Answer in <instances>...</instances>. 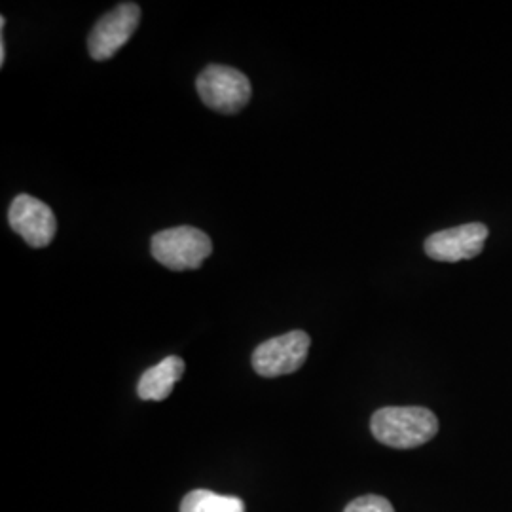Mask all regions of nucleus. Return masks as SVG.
<instances>
[{"mask_svg":"<svg viewBox=\"0 0 512 512\" xmlns=\"http://www.w3.org/2000/svg\"><path fill=\"white\" fill-rule=\"evenodd\" d=\"M488 238L486 224L471 222L458 228L442 230L425 239V255L437 262H461L482 253Z\"/></svg>","mask_w":512,"mask_h":512,"instance_id":"7","label":"nucleus"},{"mask_svg":"<svg viewBox=\"0 0 512 512\" xmlns=\"http://www.w3.org/2000/svg\"><path fill=\"white\" fill-rule=\"evenodd\" d=\"M8 220L12 230L35 249H44L54 241L57 232L54 211L29 194H19L12 202Z\"/></svg>","mask_w":512,"mask_h":512,"instance_id":"6","label":"nucleus"},{"mask_svg":"<svg viewBox=\"0 0 512 512\" xmlns=\"http://www.w3.org/2000/svg\"><path fill=\"white\" fill-rule=\"evenodd\" d=\"M152 256L173 272L198 270L213 253L209 236L192 226H179L158 232L150 241Z\"/></svg>","mask_w":512,"mask_h":512,"instance_id":"2","label":"nucleus"},{"mask_svg":"<svg viewBox=\"0 0 512 512\" xmlns=\"http://www.w3.org/2000/svg\"><path fill=\"white\" fill-rule=\"evenodd\" d=\"M196 88L203 105L220 114H238L247 107L253 95L251 80L238 69L226 65L205 67L198 76Z\"/></svg>","mask_w":512,"mask_h":512,"instance_id":"3","label":"nucleus"},{"mask_svg":"<svg viewBox=\"0 0 512 512\" xmlns=\"http://www.w3.org/2000/svg\"><path fill=\"white\" fill-rule=\"evenodd\" d=\"M311 338L304 330H293L283 336L262 342L253 353V366L262 378L293 374L306 363Z\"/></svg>","mask_w":512,"mask_h":512,"instance_id":"4","label":"nucleus"},{"mask_svg":"<svg viewBox=\"0 0 512 512\" xmlns=\"http://www.w3.org/2000/svg\"><path fill=\"white\" fill-rule=\"evenodd\" d=\"M141 21V8L135 2L118 4L95 23L88 37V50L95 61H105L133 37Z\"/></svg>","mask_w":512,"mask_h":512,"instance_id":"5","label":"nucleus"},{"mask_svg":"<svg viewBox=\"0 0 512 512\" xmlns=\"http://www.w3.org/2000/svg\"><path fill=\"white\" fill-rule=\"evenodd\" d=\"M183 374V359L171 355L162 363L145 370L137 385V393L143 401H165L171 395L175 384L183 378Z\"/></svg>","mask_w":512,"mask_h":512,"instance_id":"8","label":"nucleus"},{"mask_svg":"<svg viewBox=\"0 0 512 512\" xmlns=\"http://www.w3.org/2000/svg\"><path fill=\"white\" fill-rule=\"evenodd\" d=\"M344 512H395V509L382 495H363L353 499Z\"/></svg>","mask_w":512,"mask_h":512,"instance_id":"10","label":"nucleus"},{"mask_svg":"<svg viewBox=\"0 0 512 512\" xmlns=\"http://www.w3.org/2000/svg\"><path fill=\"white\" fill-rule=\"evenodd\" d=\"M370 429L374 439L385 446L410 450L435 439L439 420L421 406H387L372 416Z\"/></svg>","mask_w":512,"mask_h":512,"instance_id":"1","label":"nucleus"},{"mask_svg":"<svg viewBox=\"0 0 512 512\" xmlns=\"http://www.w3.org/2000/svg\"><path fill=\"white\" fill-rule=\"evenodd\" d=\"M4 59H6V46H4V42L0 44V63L4 65Z\"/></svg>","mask_w":512,"mask_h":512,"instance_id":"11","label":"nucleus"},{"mask_svg":"<svg viewBox=\"0 0 512 512\" xmlns=\"http://www.w3.org/2000/svg\"><path fill=\"white\" fill-rule=\"evenodd\" d=\"M181 512H245V503L238 497L194 490L184 497Z\"/></svg>","mask_w":512,"mask_h":512,"instance_id":"9","label":"nucleus"}]
</instances>
